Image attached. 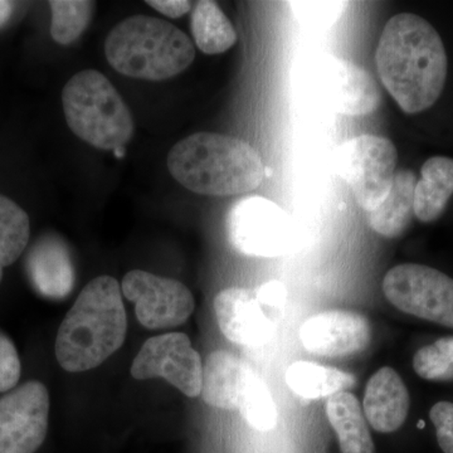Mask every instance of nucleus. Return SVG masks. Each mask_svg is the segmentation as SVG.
Returning <instances> with one entry per match:
<instances>
[{
    "label": "nucleus",
    "mask_w": 453,
    "mask_h": 453,
    "mask_svg": "<svg viewBox=\"0 0 453 453\" xmlns=\"http://www.w3.org/2000/svg\"><path fill=\"white\" fill-rule=\"evenodd\" d=\"M375 64L384 88L404 112L426 111L445 88V44L436 28L417 14L390 18L381 32Z\"/></svg>",
    "instance_id": "1"
},
{
    "label": "nucleus",
    "mask_w": 453,
    "mask_h": 453,
    "mask_svg": "<svg viewBox=\"0 0 453 453\" xmlns=\"http://www.w3.org/2000/svg\"><path fill=\"white\" fill-rule=\"evenodd\" d=\"M127 332L118 280L98 276L85 286L59 326L57 362L65 372L91 371L122 347Z\"/></svg>",
    "instance_id": "2"
},
{
    "label": "nucleus",
    "mask_w": 453,
    "mask_h": 453,
    "mask_svg": "<svg viewBox=\"0 0 453 453\" xmlns=\"http://www.w3.org/2000/svg\"><path fill=\"white\" fill-rule=\"evenodd\" d=\"M172 177L196 195L242 196L261 186L265 165L252 145L216 133H196L173 146Z\"/></svg>",
    "instance_id": "3"
},
{
    "label": "nucleus",
    "mask_w": 453,
    "mask_h": 453,
    "mask_svg": "<svg viewBox=\"0 0 453 453\" xmlns=\"http://www.w3.org/2000/svg\"><path fill=\"white\" fill-rule=\"evenodd\" d=\"M107 62L119 73L145 81H164L193 64L196 49L189 37L166 20L133 16L107 35Z\"/></svg>",
    "instance_id": "4"
},
{
    "label": "nucleus",
    "mask_w": 453,
    "mask_h": 453,
    "mask_svg": "<svg viewBox=\"0 0 453 453\" xmlns=\"http://www.w3.org/2000/svg\"><path fill=\"white\" fill-rule=\"evenodd\" d=\"M62 105L68 127L101 150L125 148L134 135V120L115 86L96 70H83L65 83Z\"/></svg>",
    "instance_id": "5"
},
{
    "label": "nucleus",
    "mask_w": 453,
    "mask_h": 453,
    "mask_svg": "<svg viewBox=\"0 0 453 453\" xmlns=\"http://www.w3.org/2000/svg\"><path fill=\"white\" fill-rule=\"evenodd\" d=\"M226 226L231 246L251 257H279L290 252L297 241L296 225L290 214L264 196H246L235 202Z\"/></svg>",
    "instance_id": "6"
},
{
    "label": "nucleus",
    "mask_w": 453,
    "mask_h": 453,
    "mask_svg": "<svg viewBox=\"0 0 453 453\" xmlns=\"http://www.w3.org/2000/svg\"><path fill=\"white\" fill-rule=\"evenodd\" d=\"M398 151L389 139L360 135L340 146L336 168L359 207L377 210L392 189Z\"/></svg>",
    "instance_id": "7"
},
{
    "label": "nucleus",
    "mask_w": 453,
    "mask_h": 453,
    "mask_svg": "<svg viewBox=\"0 0 453 453\" xmlns=\"http://www.w3.org/2000/svg\"><path fill=\"white\" fill-rule=\"evenodd\" d=\"M383 292L405 314L453 329V279L436 268L418 264L390 268Z\"/></svg>",
    "instance_id": "8"
},
{
    "label": "nucleus",
    "mask_w": 453,
    "mask_h": 453,
    "mask_svg": "<svg viewBox=\"0 0 453 453\" xmlns=\"http://www.w3.org/2000/svg\"><path fill=\"white\" fill-rule=\"evenodd\" d=\"M122 294L135 303L139 323L146 329H170L186 323L196 308L195 297L184 283L133 270L121 283Z\"/></svg>",
    "instance_id": "9"
},
{
    "label": "nucleus",
    "mask_w": 453,
    "mask_h": 453,
    "mask_svg": "<svg viewBox=\"0 0 453 453\" xmlns=\"http://www.w3.org/2000/svg\"><path fill=\"white\" fill-rule=\"evenodd\" d=\"M131 375L138 380L162 378L189 398L201 395V356L184 333L146 340L131 365Z\"/></svg>",
    "instance_id": "10"
},
{
    "label": "nucleus",
    "mask_w": 453,
    "mask_h": 453,
    "mask_svg": "<svg viewBox=\"0 0 453 453\" xmlns=\"http://www.w3.org/2000/svg\"><path fill=\"white\" fill-rule=\"evenodd\" d=\"M50 393L27 381L0 398V453H35L49 434Z\"/></svg>",
    "instance_id": "11"
},
{
    "label": "nucleus",
    "mask_w": 453,
    "mask_h": 453,
    "mask_svg": "<svg viewBox=\"0 0 453 453\" xmlns=\"http://www.w3.org/2000/svg\"><path fill=\"white\" fill-rule=\"evenodd\" d=\"M312 76L315 88L336 112L347 116L369 115L380 105L377 81L356 62L325 55L315 62Z\"/></svg>",
    "instance_id": "12"
},
{
    "label": "nucleus",
    "mask_w": 453,
    "mask_h": 453,
    "mask_svg": "<svg viewBox=\"0 0 453 453\" xmlns=\"http://www.w3.org/2000/svg\"><path fill=\"white\" fill-rule=\"evenodd\" d=\"M301 344L321 357H348L365 350L372 340V327L365 315L329 310L309 318L300 329Z\"/></svg>",
    "instance_id": "13"
},
{
    "label": "nucleus",
    "mask_w": 453,
    "mask_h": 453,
    "mask_svg": "<svg viewBox=\"0 0 453 453\" xmlns=\"http://www.w3.org/2000/svg\"><path fill=\"white\" fill-rule=\"evenodd\" d=\"M214 312L220 332L229 342L259 347L271 339L273 323L256 291L229 288L214 299Z\"/></svg>",
    "instance_id": "14"
},
{
    "label": "nucleus",
    "mask_w": 453,
    "mask_h": 453,
    "mask_svg": "<svg viewBox=\"0 0 453 453\" xmlns=\"http://www.w3.org/2000/svg\"><path fill=\"white\" fill-rule=\"evenodd\" d=\"M29 282L41 296L64 300L73 290L76 273L70 249L64 238L53 234L41 235L26 258Z\"/></svg>",
    "instance_id": "15"
},
{
    "label": "nucleus",
    "mask_w": 453,
    "mask_h": 453,
    "mask_svg": "<svg viewBox=\"0 0 453 453\" xmlns=\"http://www.w3.org/2000/svg\"><path fill=\"white\" fill-rule=\"evenodd\" d=\"M410 407V392L395 369L383 366L369 380L363 411L372 429L380 434L398 431L407 419Z\"/></svg>",
    "instance_id": "16"
},
{
    "label": "nucleus",
    "mask_w": 453,
    "mask_h": 453,
    "mask_svg": "<svg viewBox=\"0 0 453 453\" xmlns=\"http://www.w3.org/2000/svg\"><path fill=\"white\" fill-rule=\"evenodd\" d=\"M255 371L249 363L226 350L211 353L203 366L201 395L219 410L238 411Z\"/></svg>",
    "instance_id": "17"
},
{
    "label": "nucleus",
    "mask_w": 453,
    "mask_h": 453,
    "mask_svg": "<svg viewBox=\"0 0 453 453\" xmlns=\"http://www.w3.org/2000/svg\"><path fill=\"white\" fill-rule=\"evenodd\" d=\"M453 196V159L432 157L423 164L414 189V217L432 223L442 216Z\"/></svg>",
    "instance_id": "18"
},
{
    "label": "nucleus",
    "mask_w": 453,
    "mask_h": 453,
    "mask_svg": "<svg viewBox=\"0 0 453 453\" xmlns=\"http://www.w3.org/2000/svg\"><path fill=\"white\" fill-rule=\"evenodd\" d=\"M326 416L336 432L342 453H374L365 411L356 395L349 392L330 395Z\"/></svg>",
    "instance_id": "19"
},
{
    "label": "nucleus",
    "mask_w": 453,
    "mask_h": 453,
    "mask_svg": "<svg viewBox=\"0 0 453 453\" xmlns=\"http://www.w3.org/2000/svg\"><path fill=\"white\" fill-rule=\"evenodd\" d=\"M417 177L411 169L395 172L392 189L377 210L371 211L369 222L378 234L387 238L399 237L414 216V189Z\"/></svg>",
    "instance_id": "20"
},
{
    "label": "nucleus",
    "mask_w": 453,
    "mask_h": 453,
    "mask_svg": "<svg viewBox=\"0 0 453 453\" xmlns=\"http://www.w3.org/2000/svg\"><path fill=\"white\" fill-rule=\"evenodd\" d=\"M285 380L292 392L306 399L347 392L357 383L356 377L350 372L312 362H296L288 366Z\"/></svg>",
    "instance_id": "21"
},
{
    "label": "nucleus",
    "mask_w": 453,
    "mask_h": 453,
    "mask_svg": "<svg viewBox=\"0 0 453 453\" xmlns=\"http://www.w3.org/2000/svg\"><path fill=\"white\" fill-rule=\"evenodd\" d=\"M192 33L198 49L205 55H219L232 49L237 33L216 2L196 3L192 14Z\"/></svg>",
    "instance_id": "22"
},
{
    "label": "nucleus",
    "mask_w": 453,
    "mask_h": 453,
    "mask_svg": "<svg viewBox=\"0 0 453 453\" xmlns=\"http://www.w3.org/2000/svg\"><path fill=\"white\" fill-rule=\"evenodd\" d=\"M31 235V222L22 207L0 195V283L4 268L23 255Z\"/></svg>",
    "instance_id": "23"
},
{
    "label": "nucleus",
    "mask_w": 453,
    "mask_h": 453,
    "mask_svg": "<svg viewBox=\"0 0 453 453\" xmlns=\"http://www.w3.org/2000/svg\"><path fill=\"white\" fill-rule=\"evenodd\" d=\"M95 2L52 0L50 2V35L62 46L73 44L88 29L94 14Z\"/></svg>",
    "instance_id": "24"
},
{
    "label": "nucleus",
    "mask_w": 453,
    "mask_h": 453,
    "mask_svg": "<svg viewBox=\"0 0 453 453\" xmlns=\"http://www.w3.org/2000/svg\"><path fill=\"white\" fill-rule=\"evenodd\" d=\"M241 416L252 428L259 432L271 431L276 427L277 408L273 396L265 380L255 372L241 399Z\"/></svg>",
    "instance_id": "25"
},
{
    "label": "nucleus",
    "mask_w": 453,
    "mask_h": 453,
    "mask_svg": "<svg viewBox=\"0 0 453 453\" xmlns=\"http://www.w3.org/2000/svg\"><path fill=\"white\" fill-rule=\"evenodd\" d=\"M413 369L425 380H453V336L419 349L413 357Z\"/></svg>",
    "instance_id": "26"
},
{
    "label": "nucleus",
    "mask_w": 453,
    "mask_h": 453,
    "mask_svg": "<svg viewBox=\"0 0 453 453\" xmlns=\"http://www.w3.org/2000/svg\"><path fill=\"white\" fill-rule=\"evenodd\" d=\"M22 374L16 345L4 333L0 332V393L16 388Z\"/></svg>",
    "instance_id": "27"
},
{
    "label": "nucleus",
    "mask_w": 453,
    "mask_h": 453,
    "mask_svg": "<svg viewBox=\"0 0 453 453\" xmlns=\"http://www.w3.org/2000/svg\"><path fill=\"white\" fill-rule=\"evenodd\" d=\"M429 418L436 428L440 449L443 453H453V403L438 402L429 411Z\"/></svg>",
    "instance_id": "28"
},
{
    "label": "nucleus",
    "mask_w": 453,
    "mask_h": 453,
    "mask_svg": "<svg viewBox=\"0 0 453 453\" xmlns=\"http://www.w3.org/2000/svg\"><path fill=\"white\" fill-rule=\"evenodd\" d=\"M256 294L265 308L266 306L268 308H281L286 292L281 283L271 281L261 286L258 290H256Z\"/></svg>",
    "instance_id": "29"
},
{
    "label": "nucleus",
    "mask_w": 453,
    "mask_h": 453,
    "mask_svg": "<svg viewBox=\"0 0 453 453\" xmlns=\"http://www.w3.org/2000/svg\"><path fill=\"white\" fill-rule=\"evenodd\" d=\"M146 4L170 18L183 17L192 8V3L187 0H149Z\"/></svg>",
    "instance_id": "30"
},
{
    "label": "nucleus",
    "mask_w": 453,
    "mask_h": 453,
    "mask_svg": "<svg viewBox=\"0 0 453 453\" xmlns=\"http://www.w3.org/2000/svg\"><path fill=\"white\" fill-rule=\"evenodd\" d=\"M14 11V3L7 2V0H0V28H3L9 19H11L12 14Z\"/></svg>",
    "instance_id": "31"
}]
</instances>
